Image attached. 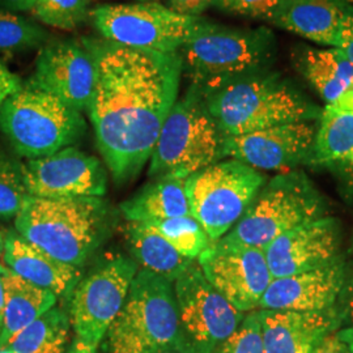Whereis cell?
<instances>
[{"label": "cell", "mask_w": 353, "mask_h": 353, "mask_svg": "<svg viewBox=\"0 0 353 353\" xmlns=\"http://www.w3.org/2000/svg\"><path fill=\"white\" fill-rule=\"evenodd\" d=\"M224 137L210 114L205 96L191 85L165 119L151 154L150 176H188L224 157Z\"/></svg>", "instance_id": "8992f818"}, {"label": "cell", "mask_w": 353, "mask_h": 353, "mask_svg": "<svg viewBox=\"0 0 353 353\" xmlns=\"http://www.w3.org/2000/svg\"><path fill=\"white\" fill-rule=\"evenodd\" d=\"M181 330L190 353H214L240 327L245 314L191 265L173 283Z\"/></svg>", "instance_id": "8fae6325"}, {"label": "cell", "mask_w": 353, "mask_h": 353, "mask_svg": "<svg viewBox=\"0 0 353 353\" xmlns=\"http://www.w3.org/2000/svg\"><path fill=\"white\" fill-rule=\"evenodd\" d=\"M49 34L33 21L10 11H0V55L41 49Z\"/></svg>", "instance_id": "f1b7e54d"}, {"label": "cell", "mask_w": 353, "mask_h": 353, "mask_svg": "<svg viewBox=\"0 0 353 353\" xmlns=\"http://www.w3.org/2000/svg\"><path fill=\"white\" fill-rule=\"evenodd\" d=\"M265 353H310L328 332L339 328L341 312H290L259 309Z\"/></svg>", "instance_id": "d6986e66"}, {"label": "cell", "mask_w": 353, "mask_h": 353, "mask_svg": "<svg viewBox=\"0 0 353 353\" xmlns=\"http://www.w3.org/2000/svg\"><path fill=\"white\" fill-rule=\"evenodd\" d=\"M125 233L131 252L143 268L172 283L194 262L176 252L150 223L128 221Z\"/></svg>", "instance_id": "d4e9b609"}, {"label": "cell", "mask_w": 353, "mask_h": 353, "mask_svg": "<svg viewBox=\"0 0 353 353\" xmlns=\"http://www.w3.org/2000/svg\"><path fill=\"white\" fill-rule=\"evenodd\" d=\"M204 96L224 138L285 123L310 122L322 113L299 89L267 71L234 80Z\"/></svg>", "instance_id": "7a4b0ae2"}, {"label": "cell", "mask_w": 353, "mask_h": 353, "mask_svg": "<svg viewBox=\"0 0 353 353\" xmlns=\"http://www.w3.org/2000/svg\"><path fill=\"white\" fill-rule=\"evenodd\" d=\"M4 316L0 335V350L8 347L13 338L26 326L55 306L57 296L39 288L7 270L3 274Z\"/></svg>", "instance_id": "7402d4cb"}, {"label": "cell", "mask_w": 353, "mask_h": 353, "mask_svg": "<svg viewBox=\"0 0 353 353\" xmlns=\"http://www.w3.org/2000/svg\"><path fill=\"white\" fill-rule=\"evenodd\" d=\"M353 0H283L268 21L300 37L336 48Z\"/></svg>", "instance_id": "ffe728a7"}, {"label": "cell", "mask_w": 353, "mask_h": 353, "mask_svg": "<svg viewBox=\"0 0 353 353\" xmlns=\"http://www.w3.org/2000/svg\"><path fill=\"white\" fill-rule=\"evenodd\" d=\"M7 271V270H6ZM0 272V335H1V330H3V316H4V290H3V274L6 272Z\"/></svg>", "instance_id": "ab89813d"}, {"label": "cell", "mask_w": 353, "mask_h": 353, "mask_svg": "<svg viewBox=\"0 0 353 353\" xmlns=\"http://www.w3.org/2000/svg\"><path fill=\"white\" fill-rule=\"evenodd\" d=\"M198 265L214 290L243 314L259 307L274 279L263 250L224 237L210 243Z\"/></svg>", "instance_id": "4fadbf2b"}, {"label": "cell", "mask_w": 353, "mask_h": 353, "mask_svg": "<svg viewBox=\"0 0 353 353\" xmlns=\"http://www.w3.org/2000/svg\"><path fill=\"white\" fill-rule=\"evenodd\" d=\"M137 1H157V0H137Z\"/></svg>", "instance_id": "f6af8a7d"}, {"label": "cell", "mask_w": 353, "mask_h": 353, "mask_svg": "<svg viewBox=\"0 0 353 353\" xmlns=\"http://www.w3.org/2000/svg\"><path fill=\"white\" fill-rule=\"evenodd\" d=\"M161 353H179V352H174V351H165V352Z\"/></svg>", "instance_id": "bcb514c9"}, {"label": "cell", "mask_w": 353, "mask_h": 353, "mask_svg": "<svg viewBox=\"0 0 353 353\" xmlns=\"http://www.w3.org/2000/svg\"><path fill=\"white\" fill-rule=\"evenodd\" d=\"M105 339L108 353H190L173 283L148 270H138Z\"/></svg>", "instance_id": "277c9868"}, {"label": "cell", "mask_w": 353, "mask_h": 353, "mask_svg": "<svg viewBox=\"0 0 353 353\" xmlns=\"http://www.w3.org/2000/svg\"><path fill=\"white\" fill-rule=\"evenodd\" d=\"M105 220L100 198L28 196L16 214L19 236L67 265H83L97 246Z\"/></svg>", "instance_id": "5b68a950"}, {"label": "cell", "mask_w": 353, "mask_h": 353, "mask_svg": "<svg viewBox=\"0 0 353 353\" xmlns=\"http://www.w3.org/2000/svg\"><path fill=\"white\" fill-rule=\"evenodd\" d=\"M214 0H166V7L174 12L199 17L207 8L212 7Z\"/></svg>", "instance_id": "e575fe53"}, {"label": "cell", "mask_w": 353, "mask_h": 353, "mask_svg": "<svg viewBox=\"0 0 353 353\" xmlns=\"http://www.w3.org/2000/svg\"><path fill=\"white\" fill-rule=\"evenodd\" d=\"M185 181L176 176L153 178L134 198L121 205L127 221H156L191 214Z\"/></svg>", "instance_id": "603a6c76"}, {"label": "cell", "mask_w": 353, "mask_h": 353, "mask_svg": "<svg viewBox=\"0 0 353 353\" xmlns=\"http://www.w3.org/2000/svg\"><path fill=\"white\" fill-rule=\"evenodd\" d=\"M344 163H347V164H348V166L351 168V170H352L353 173V152L348 154V157L344 160Z\"/></svg>", "instance_id": "7bdbcfd3"}, {"label": "cell", "mask_w": 353, "mask_h": 353, "mask_svg": "<svg viewBox=\"0 0 353 353\" xmlns=\"http://www.w3.org/2000/svg\"><path fill=\"white\" fill-rule=\"evenodd\" d=\"M214 353H265L259 312L254 310L245 316L237 331Z\"/></svg>", "instance_id": "1f68e13d"}, {"label": "cell", "mask_w": 353, "mask_h": 353, "mask_svg": "<svg viewBox=\"0 0 353 353\" xmlns=\"http://www.w3.org/2000/svg\"><path fill=\"white\" fill-rule=\"evenodd\" d=\"M96 63L88 112L102 157L117 181L137 176L151 159L178 100L179 52L137 50L83 38Z\"/></svg>", "instance_id": "6da1fadb"}, {"label": "cell", "mask_w": 353, "mask_h": 353, "mask_svg": "<svg viewBox=\"0 0 353 353\" xmlns=\"http://www.w3.org/2000/svg\"><path fill=\"white\" fill-rule=\"evenodd\" d=\"M265 183L259 170L230 159L188 176L185 189L191 214L214 242L237 224Z\"/></svg>", "instance_id": "9c48e42d"}, {"label": "cell", "mask_w": 353, "mask_h": 353, "mask_svg": "<svg viewBox=\"0 0 353 353\" xmlns=\"http://www.w3.org/2000/svg\"><path fill=\"white\" fill-rule=\"evenodd\" d=\"M310 353H353V328H336L328 332Z\"/></svg>", "instance_id": "836d02e7"}, {"label": "cell", "mask_w": 353, "mask_h": 353, "mask_svg": "<svg viewBox=\"0 0 353 353\" xmlns=\"http://www.w3.org/2000/svg\"><path fill=\"white\" fill-rule=\"evenodd\" d=\"M179 54L191 85L208 94L234 80L265 72L275 55V38L265 28H230L201 17Z\"/></svg>", "instance_id": "3957f363"}, {"label": "cell", "mask_w": 353, "mask_h": 353, "mask_svg": "<svg viewBox=\"0 0 353 353\" xmlns=\"http://www.w3.org/2000/svg\"><path fill=\"white\" fill-rule=\"evenodd\" d=\"M70 328V316L54 306L20 331L7 348L16 353H65Z\"/></svg>", "instance_id": "4316f807"}, {"label": "cell", "mask_w": 353, "mask_h": 353, "mask_svg": "<svg viewBox=\"0 0 353 353\" xmlns=\"http://www.w3.org/2000/svg\"><path fill=\"white\" fill-rule=\"evenodd\" d=\"M28 196L21 166L16 164L0 147V216H16Z\"/></svg>", "instance_id": "4dcf8cb0"}, {"label": "cell", "mask_w": 353, "mask_h": 353, "mask_svg": "<svg viewBox=\"0 0 353 353\" xmlns=\"http://www.w3.org/2000/svg\"><path fill=\"white\" fill-rule=\"evenodd\" d=\"M89 16L103 39L137 50L179 52L199 24L159 1L101 4Z\"/></svg>", "instance_id": "30bf717a"}, {"label": "cell", "mask_w": 353, "mask_h": 353, "mask_svg": "<svg viewBox=\"0 0 353 353\" xmlns=\"http://www.w3.org/2000/svg\"><path fill=\"white\" fill-rule=\"evenodd\" d=\"M96 81V63L84 41L64 39L39 49L34 74L26 83L45 90L76 110H88Z\"/></svg>", "instance_id": "9a60e30c"}, {"label": "cell", "mask_w": 353, "mask_h": 353, "mask_svg": "<svg viewBox=\"0 0 353 353\" xmlns=\"http://www.w3.org/2000/svg\"><path fill=\"white\" fill-rule=\"evenodd\" d=\"M0 128L17 153L30 160L71 147L83 137L85 122L57 96L26 84L1 105Z\"/></svg>", "instance_id": "52a82bcc"}, {"label": "cell", "mask_w": 353, "mask_h": 353, "mask_svg": "<svg viewBox=\"0 0 353 353\" xmlns=\"http://www.w3.org/2000/svg\"><path fill=\"white\" fill-rule=\"evenodd\" d=\"M65 353H97V348L84 341H81V339H79V338H76L74 343L71 344L70 350Z\"/></svg>", "instance_id": "f35d334b"}, {"label": "cell", "mask_w": 353, "mask_h": 353, "mask_svg": "<svg viewBox=\"0 0 353 353\" xmlns=\"http://www.w3.org/2000/svg\"><path fill=\"white\" fill-rule=\"evenodd\" d=\"M145 223H150L176 252L190 261L198 259L212 242L192 214Z\"/></svg>", "instance_id": "83f0119b"}, {"label": "cell", "mask_w": 353, "mask_h": 353, "mask_svg": "<svg viewBox=\"0 0 353 353\" xmlns=\"http://www.w3.org/2000/svg\"><path fill=\"white\" fill-rule=\"evenodd\" d=\"M283 0H214L212 7L221 12L268 20Z\"/></svg>", "instance_id": "d6a6232c"}, {"label": "cell", "mask_w": 353, "mask_h": 353, "mask_svg": "<svg viewBox=\"0 0 353 353\" xmlns=\"http://www.w3.org/2000/svg\"><path fill=\"white\" fill-rule=\"evenodd\" d=\"M319 118L313 160L318 164L344 161L353 152V88L327 103Z\"/></svg>", "instance_id": "cb8c5ba5"}, {"label": "cell", "mask_w": 353, "mask_h": 353, "mask_svg": "<svg viewBox=\"0 0 353 353\" xmlns=\"http://www.w3.org/2000/svg\"><path fill=\"white\" fill-rule=\"evenodd\" d=\"M20 166L30 196L101 198L106 191V173L101 163L75 147L30 159Z\"/></svg>", "instance_id": "5bb4252c"}, {"label": "cell", "mask_w": 353, "mask_h": 353, "mask_svg": "<svg viewBox=\"0 0 353 353\" xmlns=\"http://www.w3.org/2000/svg\"><path fill=\"white\" fill-rule=\"evenodd\" d=\"M4 252H6V240L3 239V236L0 233V272L8 270L4 263Z\"/></svg>", "instance_id": "60d3db41"}, {"label": "cell", "mask_w": 353, "mask_h": 353, "mask_svg": "<svg viewBox=\"0 0 353 353\" xmlns=\"http://www.w3.org/2000/svg\"><path fill=\"white\" fill-rule=\"evenodd\" d=\"M344 281L345 270L341 258L300 274L272 279L258 310H327L335 306Z\"/></svg>", "instance_id": "ac0fdd59"}, {"label": "cell", "mask_w": 353, "mask_h": 353, "mask_svg": "<svg viewBox=\"0 0 353 353\" xmlns=\"http://www.w3.org/2000/svg\"><path fill=\"white\" fill-rule=\"evenodd\" d=\"M348 312H350V316H351V321H352V328H353V283L350 288V301H348Z\"/></svg>", "instance_id": "b9f144b4"}, {"label": "cell", "mask_w": 353, "mask_h": 353, "mask_svg": "<svg viewBox=\"0 0 353 353\" xmlns=\"http://www.w3.org/2000/svg\"><path fill=\"white\" fill-rule=\"evenodd\" d=\"M138 265L115 256L99 267L71 292L70 321L76 338L99 347L126 301Z\"/></svg>", "instance_id": "7c38bea8"}, {"label": "cell", "mask_w": 353, "mask_h": 353, "mask_svg": "<svg viewBox=\"0 0 353 353\" xmlns=\"http://www.w3.org/2000/svg\"><path fill=\"white\" fill-rule=\"evenodd\" d=\"M321 216H325L321 196L303 173L292 172L259 191L224 239L265 250L283 233Z\"/></svg>", "instance_id": "ba28073f"}, {"label": "cell", "mask_w": 353, "mask_h": 353, "mask_svg": "<svg viewBox=\"0 0 353 353\" xmlns=\"http://www.w3.org/2000/svg\"><path fill=\"white\" fill-rule=\"evenodd\" d=\"M316 128L293 122L224 138V156L259 170H285L313 156Z\"/></svg>", "instance_id": "2e32d148"}, {"label": "cell", "mask_w": 353, "mask_h": 353, "mask_svg": "<svg viewBox=\"0 0 353 353\" xmlns=\"http://www.w3.org/2000/svg\"><path fill=\"white\" fill-rule=\"evenodd\" d=\"M336 49H339L353 65V8L341 24Z\"/></svg>", "instance_id": "8d00e7d4"}, {"label": "cell", "mask_w": 353, "mask_h": 353, "mask_svg": "<svg viewBox=\"0 0 353 353\" xmlns=\"http://www.w3.org/2000/svg\"><path fill=\"white\" fill-rule=\"evenodd\" d=\"M4 263L17 276L50 290L57 297L71 293L80 278L79 267L55 259L19 234L6 239Z\"/></svg>", "instance_id": "44dd1931"}, {"label": "cell", "mask_w": 353, "mask_h": 353, "mask_svg": "<svg viewBox=\"0 0 353 353\" xmlns=\"http://www.w3.org/2000/svg\"><path fill=\"white\" fill-rule=\"evenodd\" d=\"M37 0H0V6L10 12H30Z\"/></svg>", "instance_id": "74e56055"}, {"label": "cell", "mask_w": 353, "mask_h": 353, "mask_svg": "<svg viewBox=\"0 0 353 353\" xmlns=\"http://www.w3.org/2000/svg\"><path fill=\"white\" fill-rule=\"evenodd\" d=\"M0 353H16L11 348H4V350H0Z\"/></svg>", "instance_id": "ee69618b"}, {"label": "cell", "mask_w": 353, "mask_h": 353, "mask_svg": "<svg viewBox=\"0 0 353 353\" xmlns=\"http://www.w3.org/2000/svg\"><path fill=\"white\" fill-rule=\"evenodd\" d=\"M339 243L336 220L321 216L283 233L263 252L272 278H283L338 259Z\"/></svg>", "instance_id": "e0dca14e"}, {"label": "cell", "mask_w": 353, "mask_h": 353, "mask_svg": "<svg viewBox=\"0 0 353 353\" xmlns=\"http://www.w3.org/2000/svg\"><path fill=\"white\" fill-rule=\"evenodd\" d=\"M300 64L306 80L327 103L353 88V65L336 48L306 49Z\"/></svg>", "instance_id": "484cf974"}, {"label": "cell", "mask_w": 353, "mask_h": 353, "mask_svg": "<svg viewBox=\"0 0 353 353\" xmlns=\"http://www.w3.org/2000/svg\"><path fill=\"white\" fill-rule=\"evenodd\" d=\"M20 77L14 75L12 71L4 63L0 62V108L14 93L23 88Z\"/></svg>", "instance_id": "d590c367"}, {"label": "cell", "mask_w": 353, "mask_h": 353, "mask_svg": "<svg viewBox=\"0 0 353 353\" xmlns=\"http://www.w3.org/2000/svg\"><path fill=\"white\" fill-rule=\"evenodd\" d=\"M88 6L89 0H37L30 12L46 26L71 30L87 20Z\"/></svg>", "instance_id": "f546056e"}]
</instances>
